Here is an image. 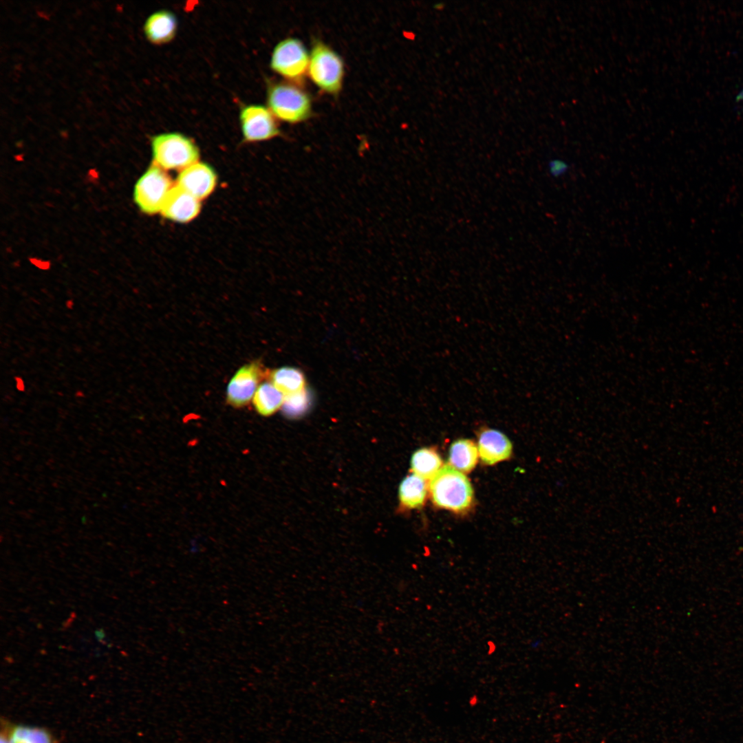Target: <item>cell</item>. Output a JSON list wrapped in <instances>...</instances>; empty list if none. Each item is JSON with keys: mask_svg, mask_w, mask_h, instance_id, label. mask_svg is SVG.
<instances>
[{"mask_svg": "<svg viewBox=\"0 0 743 743\" xmlns=\"http://www.w3.org/2000/svg\"><path fill=\"white\" fill-rule=\"evenodd\" d=\"M429 494L433 503L455 513L466 511L472 505L473 492L466 475L446 464L431 479Z\"/></svg>", "mask_w": 743, "mask_h": 743, "instance_id": "cell-1", "label": "cell"}, {"mask_svg": "<svg viewBox=\"0 0 743 743\" xmlns=\"http://www.w3.org/2000/svg\"><path fill=\"white\" fill-rule=\"evenodd\" d=\"M267 107L274 117L283 122L296 124L306 120L312 114V100L299 84L288 80L271 82L267 87Z\"/></svg>", "mask_w": 743, "mask_h": 743, "instance_id": "cell-2", "label": "cell"}, {"mask_svg": "<svg viewBox=\"0 0 743 743\" xmlns=\"http://www.w3.org/2000/svg\"><path fill=\"white\" fill-rule=\"evenodd\" d=\"M151 143L153 162L165 171H181L199 161L198 147L182 133H160L152 137Z\"/></svg>", "mask_w": 743, "mask_h": 743, "instance_id": "cell-3", "label": "cell"}, {"mask_svg": "<svg viewBox=\"0 0 743 743\" xmlns=\"http://www.w3.org/2000/svg\"><path fill=\"white\" fill-rule=\"evenodd\" d=\"M341 57L322 41H315L310 53L308 76L325 93L338 94L344 78Z\"/></svg>", "mask_w": 743, "mask_h": 743, "instance_id": "cell-4", "label": "cell"}, {"mask_svg": "<svg viewBox=\"0 0 743 743\" xmlns=\"http://www.w3.org/2000/svg\"><path fill=\"white\" fill-rule=\"evenodd\" d=\"M173 186L166 171L152 162L134 186V202L144 213H160Z\"/></svg>", "mask_w": 743, "mask_h": 743, "instance_id": "cell-5", "label": "cell"}, {"mask_svg": "<svg viewBox=\"0 0 743 743\" xmlns=\"http://www.w3.org/2000/svg\"><path fill=\"white\" fill-rule=\"evenodd\" d=\"M310 53L298 39L279 42L272 52L270 68L286 80L299 83L308 75Z\"/></svg>", "mask_w": 743, "mask_h": 743, "instance_id": "cell-6", "label": "cell"}, {"mask_svg": "<svg viewBox=\"0 0 743 743\" xmlns=\"http://www.w3.org/2000/svg\"><path fill=\"white\" fill-rule=\"evenodd\" d=\"M239 118L245 142L266 141L280 135L277 119L268 107L256 104L243 106Z\"/></svg>", "mask_w": 743, "mask_h": 743, "instance_id": "cell-7", "label": "cell"}, {"mask_svg": "<svg viewBox=\"0 0 743 743\" xmlns=\"http://www.w3.org/2000/svg\"><path fill=\"white\" fill-rule=\"evenodd\" d=\"M268 375L259 361H253L240 367L230 380L226 389V400L234 407L246 405L259 387L263 377Z\"/></svg>", "mask_w": 743, "mask_h": 743, "instance_id": "cell-8", "label": "cell"}, {"mask_svg": "<svg viewBox=\"0 0 743 743\" xmlns=\"http://www.w3.org/2000/svg\"><path fill=\"white\" fill-rule=\"evenodd\" d=\"M216 184L214 169L198 161L180 172L176 184L201 201L212 193Z\"/></svg>", "mask_w": 743, "mask_h": 743, "instance_id": "cell-9", "label": "cell"}, {"mask_svg": "<svg viewBox=\"0 0 743 743\" xmlns=\"http://www.w3.org/2000/svg\"><path fill=\"white\" fill-rule=\"evenodd\" d=\"M200 210V200L175 184L169 191L160 213L168 219L186 223L194 219Z\"/></svg>", "mask_w": 743, "mask_h": 743, "instance_id": "cell-10", "label": "cell"}, {"mask_svg": "<svg viewBox=\"0 0 743 743\" xmlns=\"http://www.w3.org/2000/svg\"><path fill=\"white\" fill-rule=\"evenodd\" d=\"M477 449L482 462L493 465L510 457L512 444L503 433L485 428L480 433Z\"/></svg>", "mask_w": 743, "mask_h": 743, "instance_id": "cell-11", "label": "cell"}, {"mask_svg": "<svg viewBox=\"0 0 743 743\" xmlns=\"http://www.w3.org/2000/svg\"><path fill=\"white\" fill-rule=\"evenodd\" d=\"M143 30L148 41L155 45L172 41L177 30V19L171 11L162 10L151 14L145 21Z\"/></svg>", "mask_w": 743, "mask_h": 743, "instance_id": "cell-12", "label": "cell"}, {"mask_svg": "<svg viewBox=\"0 0 743 743\" xmlns=\"http://www.w3.org/2000/svg\"><path fill=\"white\" fill-rule=\"evenodd\" d=\"M428 486L424 479L412 473L403 479L398 489L401 505L407 508L422 507L427 499Z\"/></svg>", "mask_w": 743, "mask_h": 743, "instance_id": "cell-13", "label": "cell"}, {"mask_svg": "<svg viewBox=\"0 0 743 743\" xmlns=\"http://www.w3.org/2000/svg\"><path fill=\"white\" fill-rule=\"evenodd\" d=\"M478 455V449L473 441L460 439L451 445L449 462L456 470L468 473L476 466Z\"/></svg>", "mask_w": 743, "mask_h": 743, "instance_id": "cell-14", "label": "cell"}, {"mask_svg": "<svg viewBox=\"0 0 743 743\" xmlns=\"http://www.w3.org/2000/svg\"><path fill=\"white\" fill-rule=\"evenodd\" d=\"M285 395L270 382L259 385L252 403L256 411L261 416H269L282 407Z\"/></svg>", "mask_w": 743, "mask_h": 743, "instance_id": "cell-15", "label": "cell"}, {"mask_svg": "<svg viewBox=\"0 0 743 743\" xmlns=\"http://www.w3.org/2000/svg\"><path fill=\"white\" fill-rule=\"evenodd\" d=\"M272 383L284 395L301 391L305 388V378L303 372L294 367H281L274 369L267 375Z\"/></svg>", "mask_w": 743, "mask_h": 743, "instance_id": "cell-16", "label": "cell"}, {"mask_svg": "<svg viewBox=\"0 0 743 743\" xmlns=\"http://www.w3.org/2000/svg\"><path fill=\"white\" fill-rule=\"evenodd\" d=\"M441 466V457L433 448L420 449L413 453L411 459L413 473L425 480L432 479Z\"/></svg>", "mask_w": 743, "mask_h": 743, "instance_id": "cell-17", "label": "cell"}, {"mask_svg": "<svg viewBox=\"0 0 743 743\" xmlns=\"http://www.w3.org/2000/svg\"><path fill=\"white\" fill-rule=\"evenodd\" d=\"M311 396L306 388L286 394L282 405V411L289 418H297L303 416L310 407Z\"/></svg>", "mask_w": 743, "mask_h": 743, "instance_id": "cell-18", "label": "cell"}, {"mask_svg": "<svg viewBox=\"0 0 743 743\" xmlns=\"http://www.w3.org/2000/svg\"><path fill=\"white\" fill-rule=\"evenodd\" d=\"M10 743H52L50 734L43 729L25 726L14 727L10 735Z\"/></svg>", "mask_w": 743, "mask_h": 743, "instance_id": "cell-19", "label": "cell"}, {"mask_svg": "<svg viewBox=\"0 0 743 743\" xmlns=\"http://www.w3.org/2000/svg\"><path fill=\"white\" fill-rule=\"evenodd\" d=\"M569 169V164L563 159L553 158L549 160L548 163V173L554 178H559L566 175Z\"/></svg>", "mask_w": 743, "mask_h": 743, "instance_id": "cell-20", "label": "cell"}, {"mask_svg": "<svg viewBox=\"0 0 743 743\" xmlns=\"http://www.w3.org/2000/svg\"><path fill=\"white\" fill-rule=\"evenodd\" d=\"M14 380L15 383V388L19 392H24L25 391V383L23 378L19 375L14 376Z\"/></svg>", "mask_w": 743, "mask_h": 743, "instance_id": "cell-21", "label": "cell"}, {"mask_svg": "<svg viewBox=\"0 0 743 743\" xmlns=\"http://www.w3.org/2000/svg\"><path fill=\"white\" fill-rule=\"evenodd\" d=\"M445 7V4L442 2H439L433 5V8L437 10H442Z\"/></svg>", "mask_w": 743, "mask_h": 743, "instance_id": "cell-22", "label": "cell"}, {"mask_svg": "<svg viewBox=\"0 0 743 743\" xmlns=\"http://www.w3.org/2000/svg\"><path fill=\"white\" fill-rule=\"evenodd\" d=\"M65 306L69 310H72L74 306V302L73 300L69 299L65 302Z\"/></svg>", "mask_w": 743, "mask_h": 743, "instance_id": "cell-23", "label": "cell"}, {"mask_svg": "<svg viewBox=\"0 0 743 743\" xmlns=\"http://www.w3.org/2000/svg\"><path fill=\"white\" fill-rule=\"evenodd\" d=\"M743 100V89L742 90L741 92H740V94L737 96V100Z\"/></svg>", "mask_w": 743, "mask_h": 743, "instance_id": "cell-24", "label": "cell"}, {"mask_svg": "<svg viewBox=\"0 0 743 743\" xmlns=\"http://www.w3.org/2000/svg\"><path fill=\"white\" fill-rule=\"evenodd\" d=\"M1 743H10V742H9V740H7V739H5V738H3V737H1Z\"/></svg>", "mask_w": 743, "mask_h": 743, "instance_id": "cell-25", "label": "cell"}]
</instances>
